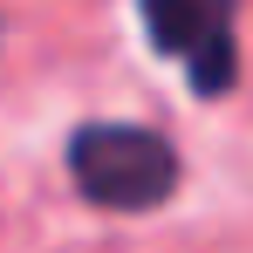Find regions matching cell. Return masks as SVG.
<instances>
[{"label":"cell","mask_w":253,"mask_h":253,"mask_svg":"<svg viewBox=\"0 0 253 253\" xmlns=\"http://www.w3.org/2000/svg\"><path fill=\"white\" fill-rule=\"evenodd\" d=\"M69 178L103 212H151L178 192V151L144 124H83L69 137Z\"/></svg>","instance_id":"6da1fadb"},{"label":"cell","mask_w":253,"mask_h":253,"mask_svg":"<svg viewBox=\"0 0 253 253\" xmlns=\"http://www.w3.org/2000/svg\"><path fill=\"white\" fill-rule=\"evenodd\" d=\"M144 35L192 69L199 96H226L240 83L233 48V0H144Z\"/></svg>","instance_id":"7a4b0ae2"}]
</instances>
